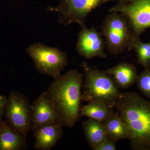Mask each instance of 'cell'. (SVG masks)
<instances>
[{"label": "cell", "instance_id": "obj_1", "mask_svg": "<svg viewBox=\"0 0 150 150\" xmlns=\"http://www.w3.org/2000/svg\"><path fill=\"white\" fill-rule=\"evenodd\" d=\"M83 79L82 73L70 70L54 79L46 91L63 126L73 128L80 115Z\"/></svg>", "mask_w": 150, "mask_h": 150}, {"label": "cell", "instance_id": "obj_2", "mask_svg": "<svg viewBox=\"0 0 150 150\" xmlns=\"http://www.w3.org/2000/svg\"><path fill=\"white\" fill-rule=\"evenodd\" d=\"M115 107L130 132L131 148L150 150V101L137 93H124Z\"/></svg>", "mask_w": 150, "mask_h": 150}, {"label": "cell", "instance_id": "obj_3", "mask_svg": "<svg viewBox=\"0 0 150 150\" xmlns=\"http://www.w3.org/2000/svg\"><path fill=\"white\" fill-rule=\"evenodd\" d=\"M81 67L84 78L82 89L83 101L103 103L114 108L122 93L112 77L85 62H82Z\"/></svg>", "mask_w": 150, "mask_h": 150}, {"label": "cell", "instance_id": "obj_4", "mask_svg": "<svg viewBox=\"0 0 150 150\" xmlns=\"http://www.w3.org/2000/svg\"><path fill=\"white\" fill-rule=\"evenodd\" d=\"M109 12H116L126 17L131 32V40L128 51L134 49L140 35L150 27V0H116Z\"/></svg>", "mask_w": 150, "mask_h": 150}, {"label": "cell", "instance_id": "obj_5", "mask_svg": "<svg viewBox=\"0 0 150 150\" xmlns=\"http://www.w3.org/2000/svg\"><path fill=\"white\" fill-rule=\"evenodd\" d=\"M100 33L106 49L114 56L121 54L131 44L129 23L126 17L119 13L112 12L108 15L103 22Z\"/></svg>", "mask_w": 150, "mask_h": 150}, {"label": "cell", "instance_id": "obj_6", "mask_svg": "<svg viewBox=\"0 0 150 150\" xmlns=\"http://www.w3.org/2000/svg\"><path fill=\"white\" fill-rule=\"evenodd\" d=\"M36 69L42 74L56 79L68 64L67 54L57 48H52L40 43H33L26 49Z\"/></svg>", "mask_w": 150, "mask_h": 150}, {"label": "cell", "instance_id": "obj_7", "mask_svg": "<svg viewBox=\"0 0 150 150\" xmlns=\"http://www.w3.org/2000/svg\"><path fill=\"white\" fill-rule=\"evenodd\" d=\"M116 0H60L56 7H49L47 11L59 14V22L65 26L77 23L84 25L86 19L92 11L104 4Z\"/></svg>", "mask_w": 150, "mask_h": 150}, {"label": "cell", "instance_id": "obj_8", "mask_svg": "<svg viewBox=\"0 0 150 150\" xmlns=\"http://www.w3.org/2000/svg\"><path fill=\"white\" fill-rule=\"evenodd\" d=\"M6 114L12 127L26 137L32 127L31 106L27 97L18 92L9 96Z\"/></svg>", "mask_w": 150, "mask_h": 150}, {"label": "cell", "instance_id": "obj_9", "mask_svg": "<svg viewBox=\"0 0 150 150\" xmlns=\"http://www.w3.org/2000/svg\"><path fill=\"white\" fill-rule=\"evenodd\" d=\"M81 27L78 35L77 52L87 59L95 57L106 58L105 41L101 33L94 27L88 28L84 25Z\"/></svg>", "mask_w": 150, "mask_h": 150}, {"label": "cell", "instance_id": "obj_10", "mask_svg": "<svg viewBox=\"0 0 150 150\" xmlns=\"http://www.w3.org/2000/svg\"><path fill=\"white\" fill-rule=\"evenodd\" d=\"M31 106L33 132L41 126L59 123L54 104L46 91L38 97Z\"/></svg>", "mask_w": 150, "mask_h": 150}, {"label": "cell", "instance_id": "obj_11", "mask_svg": "<svg viewBox=\"0 0 150 150\" xmlns=\"http://www.w3.org/2000/svg\"><path fill=\"white\" fill-rule=\"evenodd\" d=\"M63 126L59 123L41 126L34 131V146L37 149L50 150L63 135Z\"/></svg>", "mask_w": 150, "mask_h": 150}, {"label": "cell", "instance_id": "obj_12", "mask_svg": "<svg viewBox=\"0 0 150 150\" xmlns=\"http://www.w3.org/2000/svg\"><path fill=\"white\" fill-rule=\"evenodd\" d=\"M104 71L111 76L117 86L122 89L128 88L134 85L138 76L136 67L127 62H121Z\"/></svg>", "mask_w": 150, "mask_h": 150}, {"label": "cell", "instance_id": "obj_13", "mask_svg": "<svg viewBox=\"0 0 150 150\" xmlns=\"http://www.w3.org/2000/svg\"><path fill=\"white\" fill-rule=\"evenodd\" d=\"M0 118V150L24 149L25 137Z\"/></svg>", "mask_w": 150, "mask_h": 150}, {"label": "cell", "instance_id": "obj_14", "mask_svg": "<svg viewBox=\"0 0 150 150\" xmlns=\"http://www.w3.org/2000/svg\"><path fill=\"white\" fill-rule=\"evenodd\" d=\"M108 139L116 143L119 140L130 139V132L118 112L102 122Z\"/></svg>", "mask_w": 150, "mask_h": 150}, {"label": "cell", "instance_id": "obj_15", "mask_svg": "<svg viewBox=\"0 0 150 150\" xmlns=\"http://www.w3.org/2000/svg\"><path fill=\"white\" fill-rule=\"evenodd\" d=\"M89 145L92 149L108 139L102 123L88 118L82 124Z\"/></svg>", "mask_w": 150, "mask_h": 150}, {"label": "cell", "instance_id": "obj_16", "mask_svg": "<svg viewBox=\"0 0 150 150\" xmlns=\"http://www.w3.org/2000/svg\"><path fill=\"white\" fill-rule=\"evenodd\" d=\"M113 108L103 103L88 102L81 107L80 115L102 122L114 114Z\"/></svg>", "mask_w": 150, "mask_h": 150}, {"label": "cell", "instance_id": "obj_17", "mask_svg": "<svg viewBox=\"0 0 150 150\" xmlns=\"http://www.w3.org/2000/svg\"><path fill=\"white\" fill-rule=\"evenodd\" d=\"M137 54V62L145 69L150 67V42L143 43L140 40L136 43L134 49Z\"/></svg>", "mask_w": 150, "mask_h": 150}, {"label": "cell", "instance_id": "obj_18", "mask_svg": "<svg viewBox=\"0 0 150 150\" xmlns=\"http://www.w3.org/2000/svg\"><path fill=\"white\" fill-rule=\"evenodd\" d=\"M136 82L141 92L150 98V69H145L138 75Z\"/></svg>", "mask_w": 150, "mask_h": 150}, {"label": "cell", "instance_id": "obj_19", "mask_svg": "<svg viewBox=\"0 0 150 150\" xmlns=\"http://www.w3.org/2000/svg\"><path fill=\"white\" fill-rule=\"evenodd\" d=\"M116 143L108 139L93 149V150H116Z\"/></svg>", "mask_w": 150, "mask_h": 150}, {"label": "cell", "instance_id": "obj_20", "mask_svg": "<svg viewBox=\"0 0 150 150\" xmlns=\"http://www.w3.org/2000/svg\"><path fill=\"white\" fill-rule=\"evenodd\" d=\"M7 100L5 96L0 94V118L5 110Z\"/></svg>", "mask_w": 150, "mask_h": 150}, {"label": "cell", "instance_id": "obj_21", "mask_svg": "<svg viewBox=\"0 0 150 150\" xmlns=\"http://www.w3.org/2000/svg\"><path fill=\"white\" fill-rule=\"evenodd\" d=\"M149 69H150V68H149Z\"/></svg>", "mask_w": 150, "mask_h": 150}]
</instances>
